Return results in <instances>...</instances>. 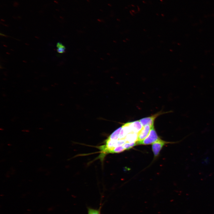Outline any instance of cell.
<instances>
[{
  "mask_svg": "<svg viewBox=\"0 0 214 214\" xmlns=\"http://www.w3.org/2000/svg\"><path fill=\"white\" fill-rule=\"evenodd\" d=\"M160 138L158 136L157 133L153 126L148 136L144 139L136 141V145H149L153 143Z\"/></svg>",
  "mask_w": 214,
  "mask_h": 214,
  "instance_id": "6da1fadb",
  "label": "cell"
},
{
  "mask_svg": "<svg viewBox=\"0 0 214 214\" xmlns=\"http://www.w3.org/2000/svg\"><path fill=\"white\" fill-rule=\"evenodd\" d=\"M168 112L160 111L151 116L142 118L140 119L139 121L143 126L147 125L152 126L154 125L155 120L158 116Z\"/></svg>",
  "mask_w": 214,
  "mask_h": 214,
  "instance_id": "7a4b0ae2",
  "label": "cell"
},
{
  "mask_svg": "<svg viewBox=\"0 0 214 214\" xmlns=\"http://www.w3.org/2000/svg\"><path fill=\"white\" fill-rule=\"evenodd\" d=\"M167 143L166 142L160 139L152 144V150L154 157L156 158L158 157L163 146Z\"/></svg>",
  "mask_w": 214,
  "mask_h": 214,
  "instance_id": "3957f363",
  "label": "cell"
},
{
  "mask_svg": "<svg viewBox=\"0 0 214 214\" xmlns=\"http://www.w3.org/2000/svg\"><path fill=\"white\" fill-rule=\"evenodd\" d=\"M152 126L147 125L143 126L138 133L137 141H141L149 135Z\"/></svg>",
  "mask_w": 214,
  "mask_h": 214,
  "instance_id": "277c9868",
  "label": "cell"
},
{
  "mask_svg": "<svg viewBox=\"0 0 214 214\" xmlns=\"http://www.w3.org/2000/svg\"><path fill=\"white\" fill-rule=\"evenodd\" d=\"M132 132L138 133L142 128L143 126L139 120L130 122Z\"/></svg>",
  "mask_w": 214,
  "mask_h": 214,
  "instance_id": "5b68a950",
  "label": "cell"
},
{
  "mask_svg": "<svg viewBox=\"0 0 214 214\" xmlns=\"http://www.w3.org/2000/svg\"><path fill=\"white\" fill-rule=\"evenodd\" d=\"M138 133L132 132L127 135L125 138L126 142H136L137 141Z\"/></svg>",
  "mask_w": 214,
  "mask_h": 214,
  "instance_id": "8992f818",
  "label": "cell"
},
{
  "mask_svg": "<svg viewBox=\"0 0 214 214\" xmlns=\"http://www.w3.org/2000/svg\"><path fill=\"white\" fill-rule=\"evenodd\" d=\"M57 48V51L59 53H63L65 52V47L62 43L60 42H58L56 44Z\"/></svg>",
  "mask_w": 214,
  "mask_h": 214,
  "instance_id": "52a82bcc",
  "label": "cell"
},
{
  "mask_svg": "<svg viewBox=\"0 0 214 214\" xmlns=\"http://www.w3.org/2000/svg\"><path fill=\"white\" fill-rule=\"evenodd\" d=\"M136 145V142L126 143L123 146L125 150H129Z\"/></svg>",
  "mask_w": 214,
  "mask_h": 214,
  "instance_id": "ba28073f",
  "label": "cell"
},
{
  "mask_svg": "<svg viewBox=\"0 0 214 214\" xmlns=\"http://www.w3.org/2000/svg\"><path fill=\"white\" fill-rule=\"evenodd\" d=\"M88 214H100V208L96 209L88 208Z\"/></svg>",
  "mask_w": 214,
  "mask_h": 214,
  "instance_id": "9c48e42d",
  "label": "cell"
}]
</instances>
